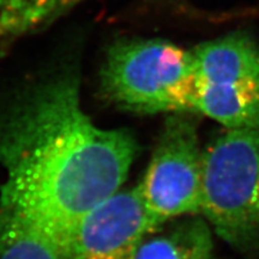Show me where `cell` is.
<instances>
[{
    "label": "cell",
    "instance_id": "cell-6",
    "mask_svg": "<svg viewBox=\"0 0 259 259\" xmlns=\"http://www.w3.org/2000/svg\"><path fill=\"white\" fill-rule=\"evenodd\" d=\"M155 231L138 187L121 189L82 219L66 259H136L142 242Z\"/></svg>",
    "mask_w": 259,
    "mask_h": 259
},
{
    "label": "cell",
    "instance_id": "cell-9",
    "mask_svg": "<svg viewBox=\"0 0 259 259\" xmlns=\"http://www.w3.org/2000/svg\"><path fill=\"white\" fill-rule=\"evenodd\" d=\"M0 259H66L56 242L31 231L0 233Z\"/></svg>",
    "mask_w": 259,
    "mask_h": 259
},
{
    "label": "cell",
    "instance_id": "cell-8",
    "mask_svg": "<svg viewBox=\"0 0 259 259\" xmlns=\"http://www.w3.org/2000/svg\"><path fill=\"white\" fill-rule=\"evenodd\" d=\"M136 259H220L208 223L194 216L162 227L142 242Z\"/></svg>",
    "mask_w": 259,
    "mask_h": 259
},
{
    "label": "cell",
    "instance_id": "cell-4",
    "mask_svg": "<svg viewBox=\"0 0 259 259\" xmlns=\"http://www.w3.org/2000/svg\"><path fill=\"white\" fill-rule=\"evenodd\" d=\"M192 52L194 113L227 128L259 127V45L245 34L206 41Z\"/></svg>",
    "mask_w": 259,
    "mask_h": 259
},
{
    "label": "cell",
    "instance_id": "cell-2",
    "mask_svg": "<svg viewBox=\"0 0 259 259\" xmlns=\"http://www.w3.org/2000/svg\"><path fill=\"white\" fill-rule=\"evenodd\" d=\"M100 89L126 112L194 113L192 52L161 38H119L107 50Z\"/></svg>",
    "mask_w": 259,
    "mask_h": 259
},
{
    "label": "cell",
    "instance_id": "cell-5",
    "mask_svg": "<svg viewBox=\"0 0 259 259\" xmlns=\"http://www.w3.org/2000/svg\"><path fill=\"white\" fill-rule=\"evenodd\" d=\"M191 113L167 116L138 191L156 229L200 212L203 150Z\"/></svg>",
    "mask_w": 259,
    "mask_h": 259
},
{
    "label": "cell",
    "instance_id": "cell-1",
    "mask_svg": "<svg viewBox=\"0 0 259 259\" xmlns=\"http://www.w3.org/2000/svg\"><path fill=\"white\" fill-rule=\"evenodd\" d=\"M137 153L131 132L87 114L76 69L27 84L0 108V227L45 235L66 257L77 226L121 190Z\"/></svg>",
    "mask_w": 259,
    "mask_h": 259
},
{
    "label": "cell",
    "instance_id": "cell-3",
    "mask_svg": "<svg viewBox=\"0 0 259 259\" xmlns=\"http://www.w3.org/2000/svg\"><path fill=\"white\" fill-rule=\"evenodd\" d=\"M200 212L227 244L259 255V127L227 128L203 150Z\"/></svg>",
    "mask_w": 259,
    "mask_h": 259
},
{
    "label": "cell",
    "instance_id": "cell-7",
    "mask_svg": "<svg viewBox=\"0 0 259 259\" xmlns=\"http://www.w3.org/2000/svg\"><path fill=\"white\" fill-rule=\"evenodd\" d=\"M84 0H0V58L46 30Z\"/></svg>",
    "mask_w": 259,
    "mask_h": 259
}]
</instances>
